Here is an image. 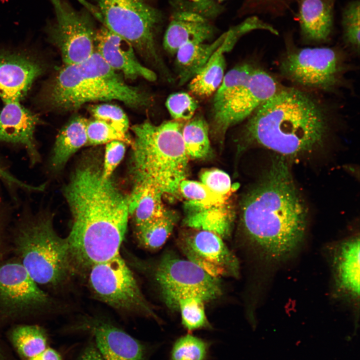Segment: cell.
I'll return each instance as SVG.
<instances>
[{"instance_id": "1", "label": "cell", "mask_w": 360, "mask_h": 360, "mask_svg": "<svg viewBox=\"0 0 360 360\" xmlns=\"http://www.w3.org/2000/svg\"><path fill=\"white\" fill-rule=\"evenodd\" d=\"M72 218L66 238L74 266L90 268L120 254L126 233L128 196L96 164L80 166L62 189Z\"/></svg>"}, {"instance_id": "2", "label": "cell", "mask_w": 360, "mask_h": 360, "mask_svg": "<svg viewBox=\"0 0 360 360\" xmlns=\"http://www.w3.org/2000/svg\"><path fill=\"white\" fill-rule=\"evenodd\" d=\"M242 221L250 242L272 260L284 259L300 245L307 211L283 158L272 160L262 180L245 198Z\"/></svg>"}, {"instance_id": "3", "label": "cell", "mask_w": 360, "mask_h": 360, "mask_svg": "<svg viewBox=\"0 0 360 360\" xmlns=\"http://www.w3.org/2000/svg\"><path fill=\"white\" fill-rule=\"evenodd\" d=\"M246 136L282 156H296L322 145L330 114L315 96L294 88L280 90L248 117Z\"/></svg>"}, {"instance_id": "4", "label": "cell", "mask_w": 360, "mask_h": 360, "mask_svg": "<svg viewBox=\"0 0 360 360\" xmlns=\"http://www.w3.org/2000/svg\"><path fill=\"white\" fill-rule=\"evenodd\" d=\"M44 93L48 108L62 111L76 110L96 101L118 100L136 108L151 102L146 93L128 85L96 50L82 62L64 64Z\"/></svg>"}, {"instance_id": "5", "label": "cell", "mask_w": 360, "mask_h": 360, "mask_svg": "<svg viewBox=\"0 0 360 360\" xmlns=\"http://www.w3.org/2000/svg\"><path fill=\"white\" fill-rule=\"evenodd\" d=\"M182 124L172 120L155 125L146 120L134 126L132 173L134 186L150 184L163 194L176 196L186 179L188 159Z\"/></svg>"}, {"instance_id": "6", "label": "cell", "mask_w": 360, "mask_h": 360, "mask_svg": "<svg viewBox=\"0 0 360 360\" xmlns=\"http://www.w3.org/2000/svg\"><path fill=\"white\" fill-rule=\"evenodd\" d=\"M14 246L18 259L40 286H57L74 268L67 239L58 234L48 212H38L20 222Z\"/></svg>"}, {"instance_id": "7", "label": "cell", "mask_w": 360, "mask_h": 360, "mask_svg": "<svg viewBox=\"0 0 360 360\" xmlns=\"http://www.w3.org/2000/svg\"><path fill=\"white\" fill-rule=\"evenodd\" d=\"M103 26L128 40L145 59L162 66L156 34L162 13L144 0H95Z\"/></svg>"}, {"instance_id": "8", "label": "cell", "mask_w": 360, "mask_h": 360, "mask_svg": "<svg viewBox=\"0 0 360 360\" xmlns=\"http://www.w3.org/2000/svg\"><path fill=\"white\" fill-rule=\"evenodd\" d=\"M89 270V286L96 298L116 310L159 320L120 254Z\"/></svg>"}, {"instance_id": "9", "label": "cell", "mask_w": 360, "mask_h": 360, "mask_svg": "<svg viewBox=\"0 0 360 360\" xmlns=\"http://www.w3.org/2000/svg\"><path fill=\"white\" fill-rule=\"evenodd\" d=\"M155 280L164 303L172 310H177V302L182 298L198 296L206 302L222 293L218 278L192 262L170 254L164 255L158 264Z\"/></svg>"}, {"instance_id": "10", "label": "cell", "mask_w": 360, "mask_h": 360, "mask_svg": "<svg viewBox=\"0 0 360 360\" xmlns=\"http://www.w3.org/2000/svg\"><path fill=\"white\" fill-rule=\"evenodd\" d=\"M283 75L300 86L332 90L340 84L344 66L340 53L328 47L295 48L280 64Z\"/></svg>"}, {"instance_id": "11", "label": "cell", "mask_w": 360, "mask_h": 360, "mask_svg": "<svg viewBox=\"0 0 360 360\" xmlns=\"http://www.w3.org/2000/svg\"><path fill=\"white\" fill-rule=\"evenodd\" d=\"M55 17L46 28L49 40L60 50L64 64L82 62L95 51L97 29L92 15L78 10L65 0H50Z\"/></svg>"}, {"instance_id": "12", "label": "cell", "mask_w": 360, "mask_h": 360, "mask_svg": "<svg viewBox=\"0 0 360 360\" xmlns=\"http://www.w3.org/2000/svg\"><path fill=\"white\" fill-rule=\"evenodd\" d=\"M51 302L18 258L0 265V318L14 320L43 314Z\"/></svg>"}, {"instance_id": "13", "label": "cell", "mask_w": 360, "mask_h": 360, "mask_svg": "<svg viewBox=\"0 0 360 360\" xmlns=\"http://www.w3.org/2000/svg\"><path fill=\"white\" fill-rule=\"evenodd\" d=\"M172 14L163 40L164 50L176 54L189 43H203L212 38L215 28L212 24L221 12L213 0H172Z\"/></svg>"}, {"instance_id": "14", "label": "cell", "mask_w": 360, "mask_h": 360, "mask_svg": "<svg viewBox=\"0 0 360 360\" xmlns=\"http://www.w3.org/2000/svg\"><path fill=\"white\" fill-rule=\"evenodd\" d=\"M74 329L92 336L103 360H149L153 352L152 345L100 317H84Z\"/></svg>"}, {"instance_id": "15", "label": "cell", "mask_w": 360, "mask_h": 360, "mask_svg": "<svg viewBox=\"0 0 360 360\" xmlns=\"http://www.w3.org/2000/svg\"><path fill=\"white\" fill-rule=\"evenodd\" d=\"M178 245L187 260L212 276H236L239 273L236 256L214 233L196 230L184 232Z\"/></svg>"}, {"instance_id": "16", "label": "cell", "mask_w": 360, "mask_h": 360, "mask_svg": "<svg viewBox=\"0 0 360 360\" xmlns=\"http://www.w3.org/2000/svg\"><path fill=\"white\" fill-rule=\"evenodd\" d=\"M280 90L272 76L263 70L255 68L227 106L212 117L215 133L224 136L230 127L248 118Z\"/></svg>"}, {"instance_id": "17", "label": "cell", "mask_w": 360, "mask_h": 360, "mask_svg": "<svg viewBox=\"0 0 360 360\" xmlns=\"http://www.w3.org/2000/svg\"><path fill=\"white\" fill-rule=\"evenodd\" d=\"M95 50L112 69L128 78H142L150 82L156 79V73L139 62L132 46L104 26L96 30Z\"/></svg>"}, {"instance_id": "18", "label": "cell", "mask_w": 360, "mask_h": 360, "mask_svg": "<svg viewBox=\"0 0 360 360\" xmlns=\"http://www.w3.org/2000/svg\"><path fill=\"white\" fill-rule=\"evenodd\" d=\"M44 68L39 60L31 56L0 52V98L4 102L20 100Z\"/></svg>"}, {"instance_id": "19", "label": "cell", "mask_w": 360, "mask_h": 360, "mask_svg": "<svg viewBox=\"0 0 360 360\" xmlns=\"http://www.w3.org/2000/svg\"><path fill=\"white\" fill-rule=\"evenodd\" d=\"M0 112V142L24 146L28 155L30 164L34 165L40 160L34 138L35 128L39 119L20 102L8 101Z\"/></svg>"}, {"instance_id": "20", "label": "cell", "mask_w": 360, "mask_h": 360, "mask_svg": "<svg viewBox=\"0 0 360 360\" xmlns=\"http://www.w3.org/2000/svg\"><path fill=\"white\" fill-rule=\"evenodd\" d=\"M336 0H298V20L304 40L323 42L330 38L334 29Z\"/></svg>"}, {"instance_id": "21", "label": "cell", "mask_w": 360, "mask_h": 360, "mask_svg": "<svg viewBox=\"0 0 360 360\" xmlns=\"http://www.w3.org/2000/svg\"><path fill=\"white\" fill-rule=\"evenodd\" d=\"M184 224L193 230L214 233L222 239L230 236L233 223V214L228 202L200 204L186 200Z\"/></svg>"}, {"instance_id": "22", "label": "cell", "mask_w": 360, "mask_h": 360, "mask_svg": "<svg viewBox=\"0 0 360 360\" xmlns=\"http://www.w3.org/2000/svg\"><path fill=\"white\" fill-rule=\"evenodd\" d=\"M360 240L353 238L342 244L334 260L336 284L351 297L360 295Z\"/></svg>"}, {"instance_id": "23", "label": "cell", "mask_w": 360, "mask_h": 360, "mask_svg": "<svg viewBox=\"0 0 360 360\" xmlns=\"http://www.w3.org/2000/svg\"><path fill=\"white\" fill-rule=\"evenodd\" d=\"M88 120L80 116L72 117L61 129L54 146L50 160V168L58 171L70 158L88 144Z\"/></svg>"}, {"instance_id": "24", "label": "cell", "mask_w": 360, "mask_h": 360, "mask_svg": "<svg viewBox=\"0 0 360 360\" xmlns=\"http://www.w3.org/2000/svg\"><path fill=\"white\" fill-rule=\"evenodd\" d=\"M228 32L211 44L189 43L176 51V66L180 85L192 79L224 43Z\"/></svg>"}, {"instance_id": "25", "label": "cell", "mask_w": 360, "mask_h": 360, "mask_svg": "<svg viewBox=\"0 0 360 360\" xmlns=\"http://www.w3.org/2000/svg\"><path fill=\"white\" fill-rule=\"evenodd\" d=\"M162 192L150 184L134 186L128 196L129 213L136 226L162 216L166 211L162 202Z\"/></svg>"}, {"instance_id": "26", "label": "cell", "mask_w": 360, "mask_h": 360, "mask_svg": "<svg viewBox=\"0 0 360 360\" xmlns=\"http://www.w3.org/2000/svg\"><path fill=\"white\" fill-rule=\"evenodd\" d=\"M226 42V40L203 68L190 80L189 90L194 94L208 98L220 86L224 76L226 60L224 53L228 50Z\"/></svg>"}, {"instance_id": "27", "label": "cell", "mask_w": 360, "mask_h": 360, "mask_svg": "<svg viewBox=\"0 0 360 360\" xmlns=\"http://www.w3.org/2000/svg\"><path fill=\"white\" fill-rule=\"evenodd\" d=\"M176 216L168 210L162 216L136 226V236L143 248L154 250L160 248L171 234Z\"/></svg>"}, {"instance_id": "28", "label": "cell", "mask_w": 360, "mask_h": 360, "mask_svg": "<svg viewBox=\"0 0 360 360\" xmlns=\"http://www.w3.org/2000/svg\"><path fill=\"white\" fill-rule=\"evenodd\" d=\"M252 64H244L231 69L224 76L212 102V117L222 112L247 80L254 70Z\"/></svg>"}, {"instance_id": "29", "label": "cell", "mask_w": 360, "mask_h": 360, "mask_svg": "<svg viewBox=\"0 0 360 360\" xmlns=\"http://www.w3.org/2000/svg\"><path fill=\"white\" fill-rule=\"evenodd\" d=\"M182 136L189 158H204L210 152L208 127L202 118L198 116L189 120L182 127Z\"/></svg>"}, {"instance_id": "30", "label": "cell", "mask_w": 360, "mask_h": 360, "mask_svg": "<svg viewBox=\"0 0 360 360\" xmlns=\"http://www.w3.org/2000/svg\"><path fill=\"white\" fill-rule=\"evenodd\" d=\"M212 342L190 333L172 343L168 360H209Z\"/></svg>"}, {"instance_id": "31", "label": "cell", "mask_w": 360, "mask_h": 360, "mask_svg": "<svg viewBox=\"0 0 360 360\" xmlns=\"http://www.w3.org/2000/svg\"><path fill=\"white\" fill-rule=\"evenodd\" d=\"M198 296H186L179 299L177 310H179L184 328L189 332L201 329H210L209 323L204 310V302Z\"/></svg>"}, {"instance_id": "32", "label": "cell", "mask_w": 360, "mask_h": 360, "mask_svg": "<svg viewBox=\"0 0 360 360\" xmlns=\"http://www.w3.org/2000/svg\"><path fill=\"white\" fill-rule=\"evenodd\" d=\"M360 1L353 0L344 8L342 16L343 38L355 52L360 50Z\"/></svg>"}, {"instance_id": "33", "label": "cell", "mask_w": 360, "mask_h": 360, "mask_svg": "<svg viewBox=\"0 0 360 360\" xmlns=\"http://www.w3.org/2000/svg\"><path fill=\"white\" fill-rule=\"evenodd\" d=\"M179 190L186 200L200 204H224L230 196L217 194L201 182L186 179L180 183Z\"/></svg>"}, {"instance_id": "34", "label": "cell", "mask_w": 360, "mask_h": 360, "mask_svg": "<svg viewBox=\"0 0 360 360\" xmlns=\"http://www.w3.org/2000/svg\"><path fill=\"white\" fill-rule=\"evenodd\" d=\"M88 144H101L118 140L127 144H132L127 132L120 131L106 122L94 119L88 122L86 127Z\"/></svg>"}, {"instance_id": "35", "label": "cell", "mask_w": 360, "mask_h": 360, "mask_svg": "<svg viewBox=\"0 0 360 360\" xmlns=\"http://www.w3.org/2000/svg\"><path fill=\"white\" fill-rule=\"evenodd\" d=\"M166 106L174 120H189L196 110L198 102L188 93L180 92L169 96Z\"/></svg>"}, {"instance_id": "36", "label": "cell", "mask_w": 360, "mask_h": 360, "mask_svg": "<svg viewBox=\"0 0 360 360\" xmlns=\"http://www.w3.org/2000/svg\"><path fill=\"white\" fill-rule=\"evenodd\" d=\"M90 112L94 119L103 121L120 131L127 132L128 120L118 106L108 104L95 105L90 108Z\"/></svg>"}, {"instance_id": "37", "label": "cell", "mask_w": 360, "mask_h": 360, "mask_svg": "<svg viewBox=\"0 0 360 360\" xmlns=\"http://www.w3.org/2000/svg\"><path fill=\"white\" fill-rule=\"evenodd\" d=\"M200 182L213 192L224 196H230L234 189L230 176L218 169L204 170L200 174Z\"/></svg>"}, {"instance_id": "38", "label": "cell", "mask_w": 360, "mask_h": 360, "mask_svg": "<svg viewBox=\"0 0 360 360\" xmlns=\"http://www.w3.org/2000/svg\"><path fill=\"white\" fill-rule=\"evenodd\" d=\"M126 152L124 143L114 140L106 144L102 175L104 178H110L114 169L122 160Z\"/></svg>"}, {"instance_id": "39", "label": "cell", "mask_w": 360, "mask_h": 360, "mask_svg": "<svg viewBox=\"0 0 360 360\" xmlns=\"http://www.w3.org/2000/svg\"><path fill=\"white\" fill-rule=\"evenodd\" d=\"M0 179L4 180L10 188H20L30 192H42L43 190L42 185L32 186L16 178L0 162Z\"/></svg>"}, {"instance_id": "40", "label": "cell", "mask_w": 360, "mask_h": 360, "mask_svg": "<svg viewBox=\"0 0 360 360\" xmlns=\"http://www.w3.org/2000/svg\"><path fill=\"white\" fill-rule=\"evenodd\" d=\"M298 0H252L255 6L268 12L276 14L284 12L290 4Z\"/></svg>"}, {"instance_id": "41", "label": "cell", "mask_w": 360, "mask_h": 360, "mask_svg": "<svg viewBox=\"0 0 360 360\" xmlns=\"http://www.w3.org/2000/svg\"><path fill=\"white\" fill-rule=\"evenodd\" d=\"M76 360H103L92 338L85 345Z\"/></svg>"}, {"instance_id": "42", "label": "cell", "mask_w": 360, "mask_h": 360, "mask_svg": "<svg viewBox=\"0 0 360 360\" xmlns=\"http://www.w3.org/2000/svg\"><path fill=\"white\" fill-rule=\"evenodd\" d=\"M28 360H63L60 354L50 346Z\"/></svg>"}, {"instance_id": "43", "label": "cell", "mask_w": 360, "mask_h": 360, "mask_svg": "<svg viewBox=\"0 0 360 360\" xmlns=\"http://www.w3.org/2000/svg\"><path fill=\"white\" fill-rule=\"evenodd\" d=\"M6 212L5 206L0 198V257L2 254V242L4 236L6 220L8 218V213Z\"/></svg>"}, {"instance_id": "44", "label": "cell", "mask_w": 360, "mask_h": 360, "mask_svg": "<svg viewBox=\"0 0 360 360\" xmlns=\"http://www.w3.org/2000/svg\"><path fill=\"white\" fill-rule=\"evenodd\" d=\"M85 8L88 10L92 16H94L96 18H100V14L99 11L96 6L88 2L86 0H78Z\"/></svg>"}, {"instance_id": "45", "label": "cell", "mask_w": 360, "mask_h": 360, "mask_svg": "<svg viewBox=\"0 0 360 360\" xmlns=\"http://www.w3.org/2000/svg\"></svg>"}]
</instances>
